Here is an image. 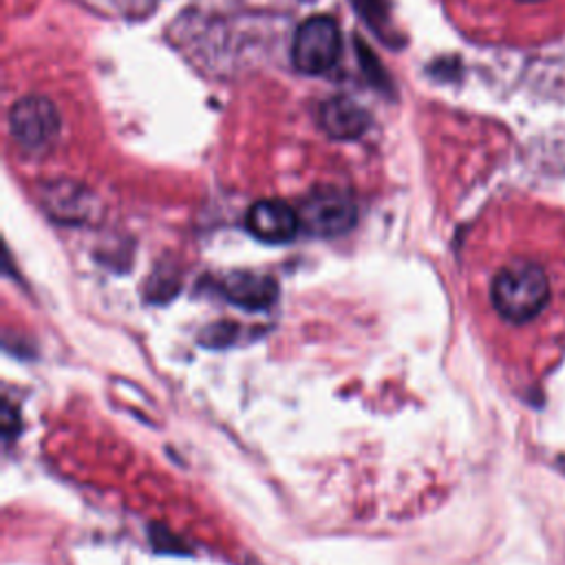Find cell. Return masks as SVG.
<instances>
[{"label":"cell","instance_id":"6da1fadb","mask_svg":"<svg viewBox=\"0 0 565 565\" xmlns=\"http://www.w3.org/2000/svg\"><path fill=\"white\" fill-rule=\"evenodd\" d=\"M550 278L532 258H514L503 265L490 285V302L512 324L534 320L550 302Z\"/></svg>","mask_w":565,"mask_h":565},{"label":"cell","instance_id":"7a4b0ae2","mask_svg":"<svg viewBox=\"0 0 565 565\" xmlns=\"http://www.w3.org/2000/svg\"><path fill=\"white\" fill-rule=\"evenodd\" d=\"M300 227L311 236H340L355 225L358 207L353 196L338 185H318L296 207Z\"/></svg>","mask_w":565,"mask_h":565},{"label":"cell","instance_id":"3957f363","mask_svg":"<svg viewBox=\"0 0 565 565\" xmlns=\"http://www.w3.org/2000/svg\"><path fill=\"white\" fill-rule=\"evenodd\" d=\"M340 26L329 15L307 18L291 40V64L305 75L327 73L340 57Z\"/></svg>","mask_w":565,"mask_h":565},{"label":"cell","instance_id":"277c9868","mask_svg":"<svg viewBox=\"0 0 565 565\" xmlns=\"http://www.w3.org/2000/svg\"><path fill=\"white\" fill-rule=\"evenodd\" d=\"M9 130L13 139L29 150L51 143L60 130L57 108L40 95H26L11 106Z\"/></svg>","mask_w":565,"mask_h":565},{"label":"cell","instance_id":"5b68a950","mask_svg":"<svg viewBox=\"0 0 565 565\" xmlns=\"http://www.w3.org/2000/svg\"><path fill=\"white\" fill-rule=\"evenodd\" d=\"M245 225L252 236L271 245L289 243L302 230L298 210L278 199L256 201L245 214Z\"/></svg>","mask_w":565,"mask_h":565},{"label":"cell","instance_id":"8992f818","mask_svg":"<svg viewBox=\"0 0 565 565\" xmlns=\"http://www.w3.org/2000/svg\"><path fill=\"white\" fill-rule=\"evenodd\" d=\"M320 128L331 139H358L369 128V115L349 97H331L320 106Z\"/></svg>","mask_w":565,"mask_h":565},{"label":"cell","instance_id":"52a82bcc","mask_svg":"<svg viewBox=\"0 0 565 565\" xmlns=\"http://www.w3.org/2000/svg\"><path fill=\"white\" fill-rule=\"evenodd\" d=\"M221 291L236 305L245 309H265L269 307L276 296L278 287L276 280L269 276L252 274V271H236L221 280Z\"/></svg>","mask_w":565,"mask_h":565},{"label":"cell","instance_id":"ba28073f","mask_svg":"<svg viewBox=\"0 0 565 565\" xmlns=\"http://www.w3.org/2000/svg\"><path fill=\"white\" fill-rule=\"evenodd\" d=\"M358 13L373 26L382 38H386V24H388V11L384 0H351Z\"/></svg>","mask_w":565,"mask_h":565},{"label":"cell","instance_id":"9c48e42d","mask_svg":"<svg viewBox=\"0 0 565 565\" xmlns=\"http://www.w3.org/2000/svg\"><path fill=\"white\" fill-rule=\"evenodd\" d=\"M521 4H541V2H547V0H516Z\"/></svg>","mask_w":565,"mask_h":565}]
</instances>
